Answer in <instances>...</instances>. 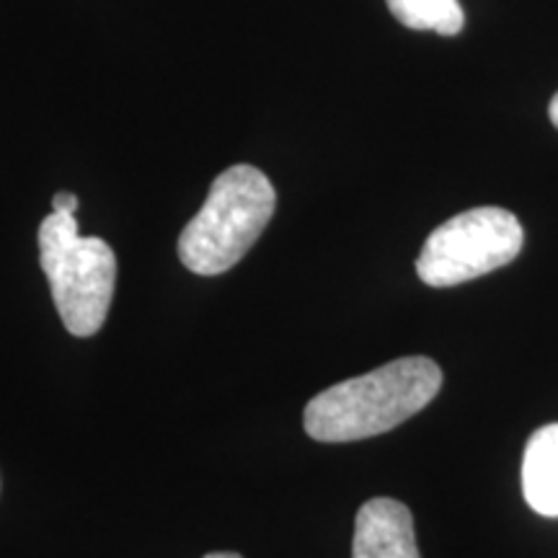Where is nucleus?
Segmentation results:
<instances>
[{
  "mask_svg": "<svg viewBox=\"0 0 558 558\" xmlns=\"http://www.w3.org/2000/svg\"><path fill=\"white\" fill-rule=\"evenodd\" d=\"M52 209L54 213H75L78 209V197L70 192H58L52 197Z\"/></svg>",
  "mask_w": 558,
  "mask_h": 558,
  "instance_id": "6e6552de",
  "label": "nucleus"
},
{
  "mask_svg": "<svg viewBox=\"0 0 558 558\" xmlns=\"http://www.w3.org/2000/svg\"><path fill=\"white\" fill-rule=\"evenodd\" d=\"M442 388V369L429 357H401L373 373L326 388L305 407V432L316 442L378 437L429 407Z\"/></svg>",
  "mask_w": 558,
  "mask_h": 558,
  "instance_id": "f257e3e1",
  "label": "nucleus"
},
{
  "mask_svg": "<svg viewBox=\"0 0 558 558\" xmlns=\"http://www.w3.org/2000/svg\"><path fill=\"white\" fill-rule=\"evenodd\" d=\"M386 3L390 13L409 29L456 37L465 26V13L458 0H386Z\"/></svg>",
  "mask_w": 558,
  "mask_h": 558,
  "instance_id": "0eeeda50",
  "label": "nucleus"
},
{
  "mask_svg": "<svg viewBox=\"0 0 558 558\" xmlns=\"http://www.w3.org/2000/svg\"><path fill=\"white\" fill-rule=\"evenodd\" d=\"M548 114H550V122H554V124H556V130H558V94L554 96V101H550Z\"/></svg>",
  "mask_w": 558,
  "mask_h": 558,
  "instance_id": "1a4fd4ad",
  "label": "nucleus"
},
{
  "mask_svg": "<svg viewBox=\"0 0 558 558\" xmlns=\"http://www.w3.org/2000/svg\"><path fill=\"white\" fill-rule=\"evenodd\" d=\"M352 558H422L411 509L388 497L365 501L354 520Z\"/></svg>",
  "mask_w": 558,
  "mask_h": 558,
  "instance_id": "39448f33",
  "label": "nucleus"
},
{
  "mask_svg": "<svg viewBox=\"0 0 558 558\" xmlns=\"http://www.w3.org/2000/svg\"><path fill=\"white\" fill-rule=\"evenodd\" d=\"M277 207L267 173L248 163L230 166L209 186L199 213L179 235V259L199 277L233 269L262 239Z\"/></svg>",
  "mask_w": 558,
  "mask_h": 558,
  "instance_id": "f03ea898",
  "label": "nucleus"
},
{
  "mask_svg": "<svg viewBox=\"0 0 558 558\" xmlns=\"http://www.w3.org/2000/svg\"><path fill=\"white\" fill-rule=\"evenodd\" d=\"M522 492L543 518H558V424L530 437L522 460Z\"/></svg>",
  "mask_w": 558,
  "mask_h": 558,
  "instance_id": "423d86ee",
  "label": "nucleus"
},
{
  "mask_svg": "<svg viewBox=\"0 0 558 558\" xmlns=\"http://www.w3.org/2000/svg\"><path fill=\"white\" fill-rule=\"evenodd\" d=\"M522 226L501 207H473L435 228L416 259L429 288H456L507 267L522 251Z\"/></svg>",
  "mask_w": 558,
  "mask_h": 558,
  "instance_id": "20e7f679",
  "label": "nucleus"
},
{
  "mask_svg": "<svg viewBox=\"0 0 558 558\" xmlns=\"http://www.w3.org/2000/svg\"><path fill=\"white\" fill-rule=\"evenodd\" d=\"M205 558H243V556L230 554V550H218V554H207Z\"/></svg>",
  "mask_w": 558,
  "mask_h": 558,
  "instance_id": "9d476101",
  "label": "nucleus"
},
{
  "mask_svg": "<svg viewBox=\"0 0 558 558\" xmlns=\"http://www.w3.org/2000/svg\"><path fill=\"white\" fill-rule=\"evenodd\" d=\"M39 264L62 324L73 337H94L107 320L117 284V256L104 239H83L75 213L47 215L39 226Z\"/></svg>",
  "mask_w": 558,
  "mask_h": 558,
  "instance_id": "7ed1b4c3",
  "label": "nucleus"
}]
</instances>
